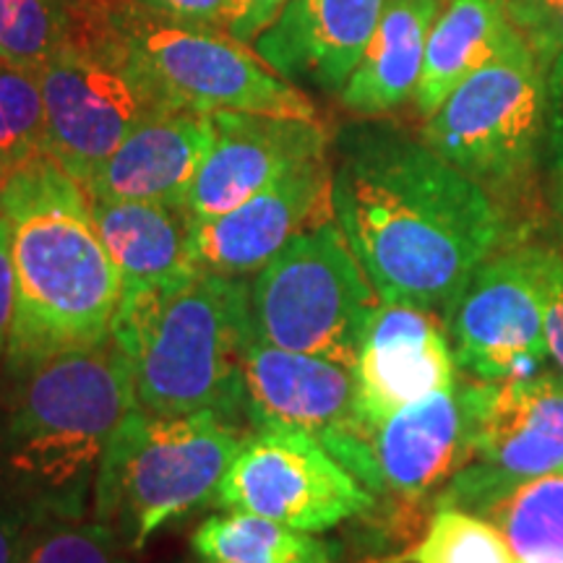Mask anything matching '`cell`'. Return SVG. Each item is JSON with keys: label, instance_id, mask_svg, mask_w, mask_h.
I'll use <instances>...</instances> for the list:
<instances>
[{"label": "cell", "instance_id": "obj_33", "mask_svg": "<svg viewBox=\"0 0 563 563\" xmlns=\"http://www.w3.org/2000/svg\"><path fill=\"white\" fill-rule=\"evenodd\" d=\"M545 136L553 173L563 170V53L551 63L545 76Z\"/></svg>", "mask_w": 563, "mask_h": 563}, {"label": "cell", "instance_id": "obj_25", "mask_svg": "<svg viewBox=\"0 0 563 563\" xmlns=\"http://www.w3.org/2000/svg\"><path fill=\"white\" fill-rule=\"evenodd\" d=\"M473 511L501 530L517 561L563 555V473L509 485Z\"/></svg>", "mask_w": 563, "mask_h": 563}, {"label": "cell", "instance_id": "obj_3", "mask_svg": "<svg viewBox=\"0 0 563 563\" xmlns=\"http://www.w3.org/2000/svg\"><path fill=\"white\" fill-rule=\"evenodd\" d=\"M136 405L112 336L24 368L0 365V477L32 517H87L104 452Z\"/></svg>", "mask_w": 563, "mask_h": 563}, {"label": "cell", "instance_id": "obj_40", "mask_svg": "<svg viewBox=\"0 0 563 563\" xmlns=\"http://www.w3.org/2000/svg\"><path fill=\"white\" fill-rule=\"evenodd\" d=\"M188 563H201V561H199V559H194V561H188Z\"/></svg>", "mask_w": 563, "mask_h": 563}, {"label": "cell", "instance_id": "obj_10", "mask_svg": "<svg viewBox=\"0 0 563 563\" xmlns=\"http://www.w3.org/2000/svg\"><path fill=\"white\" fill-rule=\"evenodd\" d=\"M214 506L316 534L368 514L376 496L311 433L256 426L245 431Z\"/></svg>", "mask_w": 563, "mask_h": 563}, {"label": "cell", "instance_id": "obj_6", "mask_svg": "<svg viewBox=\"0 0 563 563\" xmlns=\"http://www.w3.org/2000/svg\"><path fill=\"white\" fill-rule=\"evenodd\" d=\"M382 302L336 220L295 235L251 279L256 340L355 365Z\"/></svg>", "mask_w": 563, "mask_h": 563}, {"label": "cell", "instance_id": "obj_31", "mask_svg": "<svg viewBox=\"0 0 563 563\" xmlns=\"http://www.w3.org/2000/svg\"><path fill=\"white\" fill-rule=\"evenodd\" d=\"M548 302H545V340L555 368L563 376V253L551 251L545 269Z\"/></svg>", "mask_w": 563, "mask_h": 563}, {"label": "cell", "instance_id": "obj_5", "mask_svg": "<svg viewBox=\"0 0 563 563\" xmlns=\"http://www.w3.org/2000/svg\"><path fill=\"white\" fill-rule=\"evenodd\" d=\"M245 431L201 410L152 415L136 405L112 435L91 496V517L131 553L175 519L214 504Z\"/></svg>", "mask_w": 563, "mask_h": 563}, {"label": "cell", "instance_id": "obj_14", "mask_svg": "<svg viewBox=\"0 0 563 563\" xmlns=\"http://www.w3.org/2000/svg\"><path fill=\"white\" fill-rule=\"evenodd\" d=\"M332 162L290 170L241 207L211 220H191L188 262L220 277L258 274L300 232L332 220Z\"/></svg>", "mask_w": 563, "mask_h": 563}, {"label": "cell", "instance_id": "obj_28", "mask_svg": "<svg viewBox=\"0 0 563 563\" xmlns=\"http://www.w3.org/2000/svg\"><path fill=\"white\" fill-rule=\"evenodd\" d=\"M45 152L40 70L0 58V159L11 167Z\"/></svg>", "mask_w": 563, "mask_h": 563}, {"label": "cell", "instance_id": "obj_11", "mask_svg": "<svg viewBox=\"0 0 563 563\" xmlns=\"http://www.w3.org/2000/svg\"><path fill=\"white\" fill-rule=\"evenodd\" d=\"M551 245H517L485 258L443 321L456 368L477 382H522L548 371L545 269Z\"/></svg>", "mask_w": 563, "mask_h": 563}, {"label": "cell", "instance_id": "obj_23", "mask_svg": "<svg viewBox=\"0 0 563 563\" xmlns=\"http://www.w3.org/2000/svg\"><path fill=\"white\" fill-rule=\"evenodd\" d=\"M118 0H0V58L40 70L66 47L108 37Z\"/></svg>", "mask_w": 563, "mask_h": 563}, {"label": "cell", "instance_id": "obj_15", "mask_svg": "<svg viewBox=\"0 0 563 563\" xmlns=\"http://www.w3.org/2000/svg\"><path fill=\"white\" fill-rule=\"evenodd\" d=\"M214 146L188 188L191 220L228 214L262 194L282 175L329 157V133L319 118L262 115V112H211Z\"/></svg>", "mask_w": 563, "mask_h": 563}, {"label": "cell", "instance_id": "obj_1", "mask_svg": "<svg viewBox=\"0 0 563 563\" xmlns=\"http://www.w3.org/2000/svg\"><path fill=\"white\" fill-rule=\"evenodd\" d=\"M332 209L378 298L439 316L504 241L481 183L391 125L340 133Z\"/></svg>", "mask_w": 563, "mask_h": 563}, {"label": "cell", "instance_id": "obj_20", "mask_svg": "<svg viewBox=\"0 0 563 563\" xmlns=\"http://www.w3.org/2000/svg\"><path fill=\"white\" fill-rule=\"evenodd\" d=\"M443 0H386L361 63L340 91V102L361 118L397 110L415 95L431 26Z\"/></svg>", "mask_w": 563, "mask_h": 563}, {"label": "cell", "instance_id": "obj_8", "mask_svg": "<svg viewBox=\"0 0 563 563\" xmlns=\"http://www.w3.org/2000/svg\"><path fill=\"white\" fill-rule=\"evenodd\" d=\"M118 19L175 110L316 118V104L295 84L224 30L162 16L136 0H118Z\"/></svg>", "mask_w": 563, "mask_h": 563}, {"label": "cell", "instance_id": "obj_34", "mask_svg": "<svg viewBox=\"0 0 563 563\" xmlns=\"http://www.w3.org/2000/svg\"><path fill=\"white\" fill-rule=\"evenodd\" d=\"M13 311H16V269L11 253V228L9 220L0 214V363L9 347Z\"/></svg>", "mask_w": 563, "mask_h": 563}, {"label": "cell", "instance_id": "obj_37", "mask_svg": "<svg viewBox=\"0 0 563 563\" xmlns=\"http://www.w3.org/2000/svg\"><path fill=\"white\" fill-rule=\"evenodd\" d=\"M517 563H563V555H532V559H519Z\"/></svg>", "mask_w": 563, "mask_h": 563}, {"label": "cell", "instance_id": "obj_39", "mask_svg": "<svg viewBox=\"0 0 563 563\" xmlns=\"http://www.w3.org/2000/svg\"><path fill=\"white\" fill-rule=\"evenodd\" d=\"M501 3L506 5V3H522V0H501Z\"/></svg>", "mask_w": 563, "mask_h": 563}, {"label": "cell", "instance_id": "obj_16", "mask_svg": "<svg viewBox=\"0 0 563 563\" xmlns=\"http://www.w3.org/2000/svg\"><path fill=\"white\" fill-rule=\"evenodd\" d=\"M357 415L368 435L407 405L456 384L443 316L405 302H378L355 365Z\"/></svg>", "mask_w": 563, "mask_h": 563}, {"label": "cell", "instance_id": "obj_22", "mask_svg": "<svg viewBox=\"0 0 563 563\" xmlns=\"http://www.w3.org/2000/svg\"><path fill=\"white\" fill-rule=\"evenodd\" d=\"M89 203L100 241L121 277V290L154 285L191 266V217L183 207L162 201L89 199Z\"/></svg>", "mask_w": 563, "mask_h": 563}, {"label": "cell", "instance_id": "obj_38", "mask_svg": "<svg viewBox=\"0 0 563 563\" xmlns=\"http://www.w3.org/2000/svg\"><path fill=\"white\" fill-rule=\"evenodd\" d=\"M11 170H13V167L9 165V162H3V159H0V194H3V186H5V180H9Z\"/></svg>", "mask_w": 563, "mask_h": 563}, {"label": "cell", "instance_id": "obj_18", "mask_svg": "<svg viewBox=\"0 0 563 563\" xmlns=\"http://www.w3.org/2000/svg\"><path fill=\"white\" fill-rule=\"evenodd\" d=\"M386 0H287L253 53L290 84L340 95L376 32Z\"/></svg>", "mask_w": 563, "mask_h": 563}, {"label": "cell", "instance_id": "obj_21", "mask_svg": "<svg viewBox=\"0 0 563 563\" xmlns=\"http://www.w3.org/2000/svg\"><path fill=\"white\" fill-rule=\"evenodd\" d=\"M519 37L501 0H449L428 34L412 95L420 115H433L467 76L496 60Z\"/></svg>", "mask_w": 563, "mask_h": 563}, {"label": "cell", "instance_id": "obj_30", "mask_svg": "<svg viewBox=\"0 0 563 563\" xmlns=\"http://www.w3.org/2000/svg\"><path fill=\"white\" fill-rule=\"evenodd\" d=\"M136 3L175 21L217 26V30L228 32L232 16H235L238 0H136Z\"/></svg>", "mask_w": 563, "mask_h": 563}, {"label": "cell", "instance_id": "obj_24", "mask_svg": "<svg viewBox=\"0 0 563 563\" xmlns=\"http://www.w3.org/2000/svg\"><path fill=\"white\" fill-rule=\"evenodd\" d=\"M201 563H334L336 551L313 532L292 530L249 511L214 514L191 534Z\"/></svg>", "mask_w": 563, "mask_h": 563}, {"label": "cell", "instance_id": "obj_26", "mask_svg": "<svg viewBox=\"0 0 563 563\" xmlns=\"http://www.w3.org/2000/svg\"><path fill=\"white\" fill-rule=\"evenodd\" d=\"M373 563H517V555L501 530L481 514L439 506L418 543Z\"/></svg>", "mask_w": 563, "mask_h": 563}, {"label": "cell", "instance_id": "obj_35", "mask_svg": "<svg viewBox=\"0 0 563 563\" xmlns=\"http://www.w3.org/2000/svg\"><path fill=\"white\" fill-rule=\"evenodd\" d=\"M285 5L287 0H238L228 34L243 45H253L258 34L274 24Z\"/></svg>", "mask_w": 563, "mask_h": 563}, {"label": "cell", "instance_id": "obj_29", "mask_svg": "<svg viewBox=\"0 0 563 563\" xmlns=\"http://www.w3.org/2000/svg\"><path fill=\"white\" fill-rule=\"evenodd\" d=\"M514 30L532 47L545 68L563 53V0H522L506 3Z\"/></svg>", "mask_w": 563, "mask_h": 563}, {"label": "cell", "instance_id": "obj_9", "mask_svg": "<svg viewBox=\"0 0 563 563\" xmlns=\"http://www.w3.org/2000/svg\"><path fill=\"white\" fill-rule=\"evenodd\" d=\"M545 76L519 37L426 118L420 139L485 191L511 186L532 167L545 133Z\"/></svg>", "mask_w": 563, "mask_h": 563}, {"label": "cell", "instance_id": "obj_41", "mask_svg": "<svg viewBox=\"0 0 563 563\" xmlns=\"http://www.w3.org/2000/svg\"><path fill=\"white\" fill-rule=\"evenodd\" d=\"M443 3H449V0H443Z\"/></svg>", "mask_w": 563, "mask_h": 563}, {"label": "cell", "instance_id": "obj_36", "mask_svg": "<svg viewBox=\"0 0 563 563\" xmlns=\"http://www.w3.org/2000/svg\"><path fill=\"white\" fill-rule=\"evenodd\" d=\"M551 207H553L555 228H559V235H561V243H563V170L561 173H553Z\"/></svg>", "mask_w": 563, "mask_h": 563}, {"label": "cell", "instance_id": "obj_27", "mask_svg": "<svg viewBox=\"0 0 563 563\" xmlns=\"http://www.w3.org/2000/svg\"><path fill=\"white\" fill-rule=\"evenodd\" d=\"M16 563H131L129 548L100 519L32 517Z\"/></svg>", "mask_w": 563, "mask_h": 563}, {"label": "cell", "instance_id": "obj_2", "mask_svg": "<svg viewBox=\"0 0 563 563\" xmlns=\"http://www.w3.org/2000/svg\"><path fill=\"white\" fill-rule=\"evenodd\" d=\"M0 214L16 269V311L0 365L24 368L110 340L121 277L81 183L40 152L11 170Z\"/></svg>", "mask_w": 563, "mask_h": 563}, {"label": "cell", "instance_id": "obj_4", "mask_svg": "<svg viewBox=\"0 0 563 563\" xmlns=\"http://www.w3.org/2000/svg\"><path fill=\"white\" fill-rule=\"evenodd\" d=\"M110 336L129 357L136 402L152 415L209 410L249 431L243 361L256 340L251 282L186 266L121 290Z\"/></svg>", "mask_w": 563, "mask_h": 563}, {"label": "cell", "instance_id": "obj_32", "mask_svg": "<svg viewBox=\"0 0 563 563\" xmlns=\"http://www.w3.org/2000/svg\"><path fill=\"white\" fill-rule=\"evenodd\" d=\"M32 511L24 501L9 488V483L0 477V563H16L21 538L30 525Z\"/></svg>", "mask_w": 563, "mask_h": 563}, {"label": "cell", "instance_id": "obj_17", "mask_svg": "<svg viewBox=\"0 0 563 563\" xmlns=\"http://www.w3.org/2000/svg\"><path fill=\"white\" fill-rule=\"evenodd\" d=\"M483 389L485 382L477 378L456 382L407 405L371 433V456L382 493L420 501L470 464Z\"/></svg>", "mask_w": 563, "mask_h": 563}, {"label": "cell", "instance_id": "obj_13", "mask_svg": "<svg viewBox=\"0 0 563 563\" xmlns=\"http://www.w3.org/2000/svg\"><path fill=\"white\" fill-rule=\"evenodd\" d=\"M551 473H563L561 373L485 382L473 460L443 485L435 506L473 511L493 493Z\"/></svg>", "mask_w": 563, "mask_h": 563}, {"label": "cell", "instance_id": "obj_19", "mask_svg": "<svg viewBox=\"0 0 563 563\" xmlns=\"http://www.w3.org/2000/svg\"><path fill=\"white\" fill-rule=\"evenodd\" d=\"M214 139L207 112H165L129 133L81 186L91 201H162L186 209L188 188Z\"/></svg>", "mask_w": 563, "mask_h": 563}, {"label": "cell", "instance_id": "obj_12", "mask_svg": "<svg viewBox=\"0 0 563 563\" xmlns=\"http://www.w3.org/2000/svg\"><path fill=\"white\" fill-rule=\"evenodd\" d=\"M249 428L287 426L311 433L365 488L382 493L368 431L357 415L352 365L253 340L243 361Z\"/></svg>", "mask_w": 563, "mask_h": 563}, {"label": "cell", "instance_id": "obj_7", "mask_svg": "<svg viewBox=\"0 0 563 563\" xmlns=\"http://www.w3.org/2000/svg\"><path fill=\"white\" fill-rule=\"evenodd\" d=\"M45 100V154L84 183L123 139L173 112L150 68L125 40L121 19L108 37L66 47L40 68Z\"/></svg>", "mask_w": 563, "mask_h": 563}]
</instances>
